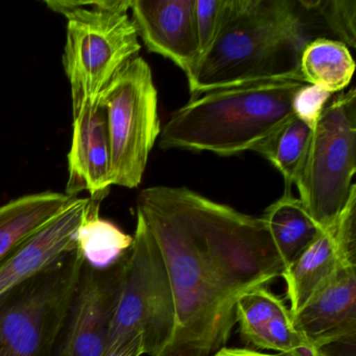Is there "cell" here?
Instances as JSON below:
<instances>
[{"mask_svg": "<svg viewBox=\"0 0 356 356\" xmlns=\"http://www.w3.org/2000/svg\"><path fill=\"white\" fill-rule=\"evenodd\" d=\"M261 349L274 350L282 356H326L293 326L289 308L273 318L266 327Z\"/></svg>", "mask_w": 356, "mask_h": 356, "instance_id": "obj_21", "label": "cell"}, {"mask_svg": "<svg viewBox=\"0 0 356 356\" xmlns=\"http://www.w3.org/2000/svg\"><path fill=\"white\" fill-rule=\"evenodd\" d=\"M79 197L45 191L24 195L0 207V262L18 245L76 203Z\"/></svg>", "mask_w": 356, "mask_h": 356, "instance_id": "obj_15", "label": "cell"}, {"mask_svg": "<svg viewBox=\"0 0 356 356\" xmlns=\"http://www.w3.org/2000/svg\"><path fill=\"white\" fill-rule=\"evenodd\" d=\"M133 24L149 51L188 76L200 60L195 0H132Z\"/></svg>", "mask_w": 356, "mask_h": 356, "instance_id": "obj_10", "label": "cell"}, {"mask_svg": "<svg viewBox=\"0 0 356 356\" xmlns=\"http://www.w3.org/2000/svg\"><path fill=\"white\" fill-rule=\"evenodd\" d=\"M107 120L112 185L136 188L161 134L158 92L149 64L133 58L102 93Z\"/></svg>", "mask_w": 356, "mask_h": 356, "instance_id": "obj_7", "label": "cell"}, {"mask_svg": "<svg viewBox=\"0 0 356 356\" xmlns=\"http://www.w3.org/2000/svg\"><path fill=\"white\" fill-rule=\"evenodd\" d=\"M143 354V335L139 332H130L111 341L102 356H141Z\"/></svg>", "mask_w": 356, "mask_h": 356, "instance_id": "obj_25", "label": "cell"}, {"mask_svg": "<svg viewBox=\"0 0 356 356\" xmlns=\"http://www.w3.org/2000/svg\"><path fill=\"white\" fill-rule=\"evenodd\" d=\"M303 83H258L191 97L161 129L159 147L234 156L257 152L293 118V99Z\"/></svg>", "mask_w": 356, "mask_h": 356, "instance_id": "obj_3", "label": "cell"}, {"mask_svg": "<svg viewBox=\"0 0 356 356\" xmlns=\"http://www.w3.org/2000/svg\"><path fill=\"white\" fill-rule=\"evenodd\" d=\"M212 356H282L274 354L261 353L250 349H239V348H220Z\"/></svg>", "mask_w": 356, "mask_h": 356, "instance_id": "obj_26", "label": "cell"}, {"mask_svg": "<svg viewBox=\"0 0 356 356\" xmlns=\"http://www.w3.org/2000/svg\"><path fill=\"white\" fill-rule=\"evenodd\" d=\"M261 218L286 266L323 232L299 197L287 187L282 197L266 208Z\"/></svg>", "mask_w": 356, "mask_h": 356, "instance_id": "obj_16", "label": "cell"}, {"mask_svg": "<svg viewBox=\"0 0 356 356\" xmlns=\"http://www.w3.org/2000/svg\"><path fill=\"white\" fill-rule=\"evenodd\" d=\"M343 266H356V257L343 249L333 224L323 231L283 272L291 314L301 309Z\"/></svg>", "mask_w": 356, "mask_h": 356, "instance_id": "obj_14", "label": "cell"}, {"mask_svg": "<svg viewBox=\"0 0 356 356\" xmlns=\"http://www.w3.org/2000/svg\"><path fill=\"white\" fill-rule=\"evenodd\" d=\"M175 329L176 307L168 270L159 247L137 213L109 343L127 333L139 332L143 335L145 354L165 356Z\"/></svg>", "mask_w": 356, "mask_h": 356, "instance_id": "obj_8", "label": "cell"}, {"mask_svg": "<svg viewBox=\"0 0 356 356\" xmlns=\"http://www.w3.org/2000/svg\"><path fill=\"white\" fill-rule=\"evenodd\" d=\"M291 316L293 326L320 349L355 343L356 266H341Z\"/></svg>", "mask_w": 356, "mask_h": 356, "instance_id": "obj_11", "label": "cell"}, {"mask_svg": "<svg viewBox=\"0 0 356 356\" xmlns=\"http://www.w3.org/2000/svg\"><path fill=\"white\" fill-rule=\"evenodd\" d=\"M128 253L107 268H95L84 262L74 301L53 356L103 355L109 345Z\"/></svg>", "mask_w": 356, "mask_h": 356, "instance_id": "obj_9", "label": "cell"}, {"mask_svg": "<svg viewBox=\"0 0 356 356\" xmlns=\"http://www.w3.org/2000/svg\"><path fill=\"white\" fill-rule=\"evenodd\" d=\"M355 62L343 43L331 39L310 40L300 59V74L304 84L314 85L331 95L343 92L351 83Z\"/></svg>", "mask_w": 356, "mask_h": 356, "instance_id": "obj_17", "label": "cell"}, {"mask_svg": "<svg viewBox=\"0 0 356 356\" xmlns=\"http://www.w3.org/2000/svg\"><path fill=\"white\" fill-rule=\"evenodd\" d=\"M136 205L174 293L176 329L165 356L216 353L236 324L238 300L286 268L264 220L186 187H149Z\"/></svg>", "mask_w": 356, "mask_h": 356, "instance_id": "obj_1", "label": "cell"}, {"mask_svg": "<svg viewBox=\"0 0 356 356\" xmlns=\"http://www.w3.org/2000/svg\"><path fill=\"white\" fill-rule=\"evenodd\" d=\"M65 195L76 197L88 191L103 201L111 188V160L107 120L99 101H89L74 116L72 147L67 156Z\"/></svg>", "mask_w": 356, "mask_h": 356, "instance_id": "obj_12", "label": "cell"}, {"mask_svg": "<svg viewBox=\"0 0 356 356\" xmlns=\"http://www.w3.org/2000/svg\"><path fill=\"white\" fill-rule=\"evenodd\" d=\"M304 12L293 0H226L213 45L186 76L191 97L258 83H303L300 59L312 40Z\"/></svg>", "mask_w": 356, "mask_h": 356, "instance_id": "obj_2", "label": "cell"}, {"mask_svg": "<svg viewBox=\"0 0 356 356\" xmlns=\"http://www.w3.org/2000/svg\"><path fill=\"white\" fill-rule=\"evenodd\" d=\"M67 20L63 63L72 88V116L99 101L116 74L140 51L128 11L132 0L45 1Z\"/></svg>", "mask_w": 356, "mask_h": 356, "instance_id": "obj_4", "label": "cell"}, {"mask_svg": "<svg viewBox=\"0 0 356 356\" xmlns=\"http://www.w3.org/2000/svg\"><path fill=\"white\" fill-rule=\"evenodd\" d=\"M226 0H195L200 59L211 49L220 32Z\"/></svg>", "mask_w": 356, "mask_h": 356, "instance_id": "obj_23", "label": "cell"}, {"mask_svg": "<svg viewBox=\"0 0 356 356\" xmlns=\"http://www.w3.org/2000/svg\"><path fill=\"white\" fill-rule=\"evenodd\" d=\"M356 172V91L341 92L325 107L293 185L300 201L323 231L347 206Z\"/></svg>", "mask_w": 356, "mask_h": 356, "instance_id": "obj_5", "label": "cell"}, {"mask_svg": "<svg viewBox=\"0 0 356 356\" xmlns=\"http://www.w3.org/2000/svg\"><path fill=\"white\" fill-rule=\"evenodd\" d=\"M331 97L332 95L330 92L321 87L302 85L293 97V115L312 129L324 111L325 107L328 105Z\"/></svg>", "mask_w": 356, "mask_h": 356, "instance_id": "obj_24", "label": "cell"}, {"mask_svg": "<svg viewBox=\"0 0 356 356\" xmlns=\"http://www.w3.org/2000/svg\"><path fill=\"white\" fill-rule=\"evenodd\" d=\"M88 206L89 197H79L0 262V299L76 249V231Z\"/></svg>", "mask_w": 356, "mask_h": 356, "instance_id": "obj_13", "label": "cell"}, {"mask_svg": "<svg viewBox=\"0 0 356 356\" xmlns=\"http://www.w3.org/2000/svg\"><path fill=\"white\" fill-rule=\"evenodd\" d=\"M84 262L76 248L0 299V351L53 356Z\"/></svg>", "mask_w": 356, "mask_h": 356, "instance_id": "obj_6", "label": "cell"}, {"mask_svg": "<svg viewBox=\"0 0 356 356\" xmlns=\"http://www.w3.org/2000/svg\"><path fill=\"white\" fill-rule=\"evenodd\" d=\"M287 309L280 298L259 287L248 291L236 304V323L245 343L261 349L266 327L273 318Z\"/></svg>", "mask_w": 356, "mask_h": 356, "instance_id": "obj_20", "label": "cell"}, {"mask_svg": "<svg viewBox=\"0 0 356 356\" xmlns=\"http://www.w3.org/2000/svg\"><path fill=\"white\" fill-rule=\"evenodd\" d=\"M0 356H8L7 354L3 353V351H0Z\"/></svg>", "mask_w": 356, "mask_h": 356, "instance_id": "obj_27", "label": "cell"}, {"mask_svg": "<svg viewBox=\"0 0 356 356\" xmlns=\"http://www.w3.org/2000/svg\"><path fill=\"white\" fill-rule=\"evenodd\" d=\"M103 201L89 197V206L76 235V248L85 262L95 268H107L115 264L133 243V236L114 222L102 218Z\"/></svg>", "mask_w": 356, "mask_h": 356, "instance_id": "obj_18", "label": "cell"}, {"mask_svg": "<svg viewBox=\"0 0 356 356\" xmlns=\"http://www.w3.org/2000/svg\"><path fill=\"white\" fill-rule=\"evenodd\" d=\"M312 129L293 116L279 128L258 149L284 179L285 187L291 188L305 157Z\"/></svg>", "mask_w": 356, "mask_h": 356, "instance_id": "obj_19", "label": "cell"}, {"mask_svg": "<svg viewBox=\"0 0 356 356\" xmlns=\"http://www.w3.org/2000/svg\"><path fill=\"white\" fill-rule=\"evenodd\" d=\"M299 3L305 11L318 12L339 42L355 49V0H300Z\"/></svg>", "mask_w": 356, "mask_h": 356, "instance_id": "obj_22", "label": "cell"}]
</instances>
